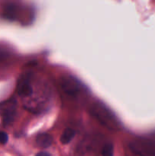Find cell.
<instances>
[{
    "mask_svg": "<svg viewBox=\"0 0 155 156\" xmlns=\"http://www.w3.org/2000/svg\"><path fill=\"white\" fill-rule=\"evenodd\" d=\"M61 87L66 94L69 95H74L78 94L80 90V85L77 79L71 76H65L61 79Z\"/></svg>",
    "mask_w": 155,
    "mask_h": 156,
    "instance_id": "obj_3",
    "label": "cell"
},
{
    "mask_svg": "<svg viewBox=\"0 0 155 156\" xmlns=\"http://www.w3.org/2000/svg\"><path fill=\"white\" fill-rule=\"evenodd\" d=\"M16 102L14 100L9 101L3 104L0 108V112L3 116V121L5 124H9L13 120L15 114Z\"/></svg>",
    "mask_w": 155,
    "mask_h": 156,
    "instance_id": "obj_4",
    "label": "cell"
},
{
    "mask_svg": "<svg viewBox=\"0 0 155 156\" xmlns=\"http://www.w3.org/2000/svg\"><path fill=\"white\" fill-rule=\"evenodd\" d=\"M9 140V136H8L7 133L2 131H0V144L5 145L8 143Z\"/></svg>",
    "mask_w": 155,
    "mask_h": 156,
    "instance_id": "obj_9",
    "label": "cell"
},
{
    "mask_svg": "<svg viewBox=\"0 0 155 156\" xmlns=\"http://www.w3.org/2000/svg\"><path fill=\"white\" fill-rule=\"evenodd\" d=\"M53 137L47 133H40L36 136V143L39 147H50L53 143Z\"/></svg>",
    "mask_w": 155,
    "mask_h": 156,
    "instance_id": "obj_6",
    "label": "cell"
},
{
    "mask_svg": "<svg viewBox=\"0 0 155 156\" xmlns=\"http://www.w3.org/2000/svg\"><path fill=\"white\" fill-rule=\"evenodd\" d=\"M90 113L103 126L111 130H117L119 123L114 114L100 102H95L90 108Z\"/></svg>",
    "mask_w": 155,
    "mask_h": 156,
    "instance_id": "obj_1",
    "label": "cell"
},
{
    "mask_svg": "<svg viewBox=\"0 0 155 156\" xmlns=\"http://www.w3.org/2000/svg\"><path fill=\"white\" fill-rule=\"evenodd\" d=\"M17 91L21 97H30L33 94V88L27 79H21L18 83Z\"/></svg>",
    "mask_w": 155,
    "mask_h": 156,
    "instance_id": "obj_5",
    "label": "cell"
},
{
    "mask_svg": "<svg viewBox=\"0 0 155 156\" xmlns=\"http://www.w3.org/2000/svg\"><path fill=\"white\" fill-rule=\"evenodd\" d=\"M75 136V131L74 129H71V128H67L63 133H62L60 136V141L62 144H68L69 143L73 138Z\"/></svg>",
    "mask_w": 155,
    "mask_h": 156,
    "instance_id": "obj_7",
    "label": "cell"
},
{
    "mask_svg": "<svg viewBox=\"0 0 155 156\" xmlns=\"http://www.w3.org/2000/svg\"><path fill=\"white\" fill-rule=\"evenodd\" d=\"M103 156H113V146L112 143H106L102 149Z\"/></svg>",
    "mask_w": 155,
    "mask_h": 156,
    "instance_id": "obj_8",
    "label": "cell"
},
{
    "mask_svg": "<svg viewBox=\"0 0 155 156\" xmlns=\"http://www.w3.org/2000/svg\"><path fill=\"white\" fill-rule=\"evenodd\" d=\"M36 156H51V155L49 153H47V152H39V153H38Z\"/></svg>",
    "mask_w": 155,
    "mask_h": 156,
    "instance_id": "obj_10",
    "label": "cell"
},
{
    "mask_svg": "<svg viewBox=\"0 0 155 156\" xmlns=\"http://www.w3.org/2000/svg\"><path fill=\"white\" fill-rule=\"evenodd\" d=\"M129 147L132 152L139 156H155L153 146L149 142L145 140H134L130 143Z\"/></svg>",
    "mask_w": 155,
    "mask_h": 156,
    "instance_id": "obj_2",
    "label": "cell"
}]
</instances>
